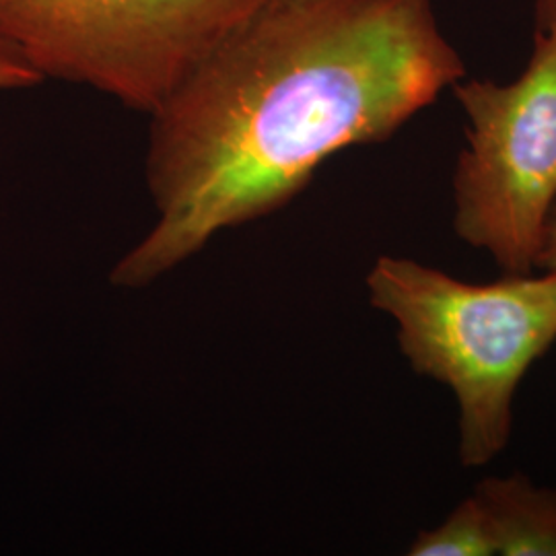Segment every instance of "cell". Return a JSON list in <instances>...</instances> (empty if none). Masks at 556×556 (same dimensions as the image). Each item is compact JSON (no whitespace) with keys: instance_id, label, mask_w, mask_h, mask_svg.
<instances>
[{"instance_id":"1","label":"cell","mask_w":556,"mask_h":556,"mask_svg":"<svg viewBox=\"0 0 556 556\" xmlns=\"http://www.w3.org/2000/svg\"><path fill=\"white\" fill-rule=\"evenodd\" d=\"M466 77L433 0H264L151 116L153 229L110 280L147 287L275 213L319 165L390 139Z\"/></svg>"},{"instance_id":"2","label":"cell","mask_w":556,"mask_h":556,"mask_svg":"<svg viewBox=\"0 0 556 556\" xmlns=\"http://www.w3.org/2000/svg\"><path fill=\"white\" fill-rule=\"evenodd\" d=\"M367 291L371 305L396 321L413 369L454 392L462 464L495 459L511 438L519 381L556 340V270L477 285L381 256Z\"/></svg>"},{"instance_id":"3","label":"cell","mask_w":556,"mask_h":556,"mask_svg":"<svg viewBox=\"0 0 556 556\" xmlns=\"http://www.w3.org/2000/svg\"><path fill=\"white\" fill-rule=\"evenodd\" d=\"M264 0H0V41L41 79L151 114Z\"/></svg>"},{"instance_id":"4","label":"cell","mask_w":556,"mask_h":556,"mask_svg":"<svg viewBox=\"0 0 556 556\" xmlns=\"http://www.w3.org/2000/svg\"><path fill=\"white\" fill-rule=\"evenodd\" d=\"M468 128L454 172V229L507 275H532L556 204V11L536 20L511 83L457 80Z\"/></svg>"},{"instance_id":"5","label":"cell","mask_w":556,"mask_h":556,"mask_svg":"<svg viewBox=\"0 0 556 556\" xmlns=\"http://www.w3.org/2000/svg\"><path fill=\"white\" fill-rule=\"evenodd\" d=\"M495 555L556 556V491L528 478H486L475 491Z\"/></svg>"},{"instance_id":"6","label":"cell","mask_w":556,"mask_h":556,"mask_svg":"<svg viewBox=\"0 0 556 556\" xmlns=\"http://www.w3.org/2000/svg\"><path fill=\"white\" fill-rule=\"evenodd\" d=\"M410 555L495 556L491 526L477 497L459 503L438 528L420 532L410 546Z\"/></svg>"},{"instance_id":"7","label":"cell","mask_w":556,"mask_h":556,"mask_svg":"<svg viewBox=\"0 0 556 556\" xmlns=\"http://www.w3.org/2000/svg\"><path fill=\"white\" fill-rule=\"evenodd\" d=\"M40 75L21 59L15 50H11L4 41H0V91L11 89H29L41 85Z\"/></svg>"},{"instance_id":"8","label":"cell","mask_w":556,"mask_h":556,"mask_svg":"<svg viewBox=\"0 0 556 556\" xmlns=\"http://www.w3.org/2000/svg\"><path fill=\"white\" fill-rule=\"evenodd\" d=\"M538 266L544 270H556V204L548 217V223H546V229H544Z\"/></svg>"},{"instance_id":"9","label":"cell","mask_w":556,"mask_h":556,"mask_svg":"<svg viewBox=\"0 0 556 556\" xmlns=\"http://www.w3.org/2000/svg\"><path fill=\"white\" fill-rule=\"evenodd\" d=\"M556 11V0H536V20Z\"/></svg>"}]
</instances>
